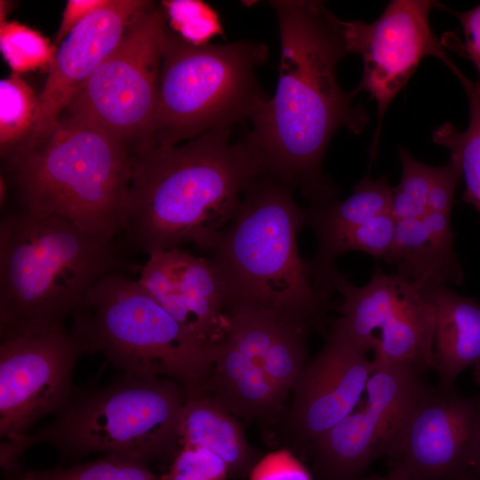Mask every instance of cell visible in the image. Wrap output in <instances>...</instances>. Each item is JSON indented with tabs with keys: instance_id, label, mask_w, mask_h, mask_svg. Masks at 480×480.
Masks as SVG:
<instances>
[{
	"instance_id": "ba28073f",
	"label": "cell",
	"mask_w": 480,
	"mask_h": 480,
	"mask_svg": "<svg viewBox=\"0 0 480 480\" xmlns=\"http://www.w3.org/2000/svg\"><path fill=\"white\" fill-rule=\"evenodd\" d=\"M268 57L258 41L195 45L166 27L154 148L250 120L268 98L257 77Z\"/></svg>"
},
{
	"instance_id": "e0dca14e",
	"label": "cell",
	"mask_w": 480,
	"mask_h": 480,
	"mask_svg": "<svg viewBox=\"0 0 480 480\" xmlns=\"http://www.w3.org/2000/svg\"><path fill=\"white\" fill-rule=\"evenodd\" d=\"M150 3L109 0L69 33L58 46L37 95L38 114L32 137L55 124L88 78L119 44L133 17Z\"/></svg>"
},
{
	"instance_id": "f1b7e54d",
	"label": "cell",
	"mask_w": 480,
	"mask_h": 480,
	"mask_svg": "<svg viewBox=\"0 0 480 480\" xmlns=\"http://www.w3.org/2000/svg\"><path fill=\"white\" fill-rule=\"evenodd\" d=\"M160 4L170 29L189 44H209L214 36L224 35L218 12L207 3L199 0H169Z\"/></svg>"
},
{
	"instance_id": "3957f363",
	"label": "cell",
	"mask_w": 480,
	"mask_h": 480,
	"mask_svg": "<svg viewBox=\"0 0 480 480\" xmlns=\"http://www.w3.org/2000/svg\"><path fill=\"white\" fill-rule=\"evenodd\" d=\"M293 188L268 174L246 191L205 251L225 292L227 315L263 312L308 334H326L331 292L299 252L305 208Z\"/></svg>"
},
{
	"instance_id": "ffe728a7",
	"label": "cell",
	"mask_w": 480,
	"mask_h": 480,
	"mask_svg": "<svg viewBox=\"0 0 480 480\" xmlns=\"http://www.w3.org/2000/svg\"><path fill=\"white\" fill-rule=\"evenodd\" d=\"M207 393L232 414L264 422L281 416L286 399L263 368L225 338L216 347Z\"/></svg>"
},
{
	"instance_id": "7a4b0ae2",
	"label": "cell",
	"mask_w": 480,
	"mask_h": 480,
	"mask_svg": "<svg viewBox=\"0 0 480 480\" xmlns=\"http://www.w3.org/2000/svg\"><path fill=\"white\" fill-rule=\"evenodd\" d=\"M231 127L213 129L182 145L133 156L125 255L195 244L206 251L235 215L250 187L266 174L245 137L231 142Z\"/></svg>"
},
{
	"instance_id": "836d02e7",
	"label": "cell",
	"mask_w": 480,
	"mask_h": 480,
	"mask_svg": "<svg viewBox=\"0 0 480 480\" xmlns=\"http://www.w3.org/2000/svg\"><path fill=\"white\" fill-rule=\"evenodd\" d=\"M108 2L109 0H68L62 12L53 44L58 47L78 24Z\"/></svg>"
},
{
	"instance_id": "ac0fdd59",
	"label": "cell",
	"mask_w": 480,
	"mask_h": 480,
	"mask_svg": "<svg viewBox=\"0 0 480 480\" xmlns=\"http://www.w3.org/2000/svg\"><path fill=\"white\" fill-rule=\"evenodd\" d=\"M453 240L451 214L428 211L396 221L392 245L382 260L419 287L427 282L460 285L464 272Z\"/></svg>"
},
{
	"instance_id": "44dd1931",
	"label": "cell",
	"mask_w": 480,
	"mask_h": 480,
	"mask_svg": "<svg viewBox=\"0 0 480 480\" xmlns=\"http://www.w3.org/2000/svg\"><path fill=\"white\" fill-rule=\"evenodd\" d=\"M180 444L216 453L228 465L229 478L248 477L261 458L233 414L207 392L187 391Z\"/></svg>"
},
{
	"instance_id": "4316f807",
	"label": "cell",
	"mask_w": 480,
	"mask_h": 480,
	"mask_svg": "<svg viewBox=\"0 0 480 480\" xmlns=\"http://www.w3.org/2000/svg\"><path fill=\"white\" fill-rule=\"evenodd\" d=\"M402 164L399 184L392 188L391 214L396 221L420 217L428 212L435 167L416 160L404 148H398Z\"/></svg>"
},
{
	"instance_id": "277c9868",
	"label": "cell",
	"mask_w": 480,
	"mask_h": 480,
	"mask_svg": "<svg viewBox=\"0 0 480 480\" xmlns=\"http://www.w3.org/2000/svg\"><path fill=\"white\" fill-rule=\"evenodd\" d=\"M0 221V336L63 324L86 292L116 272H140L117 236L16 207Z\"/></svg>"
},
{
	"instance_id": "2e32d148",
	"label": "cell",
	"mask_w": 480,
	"mask_h": 480,
	"mask_svg": "<svg viewBox=\"0 0 480 480\" xmlns=\"http://www.w3.org/2000/svg\"><path fill=\"white\" fill-rule=\"evenodd\" d=\"M139 273L140 285L192 334L213 345L224 339L225 292L209 257L164 250L149 255Z\"/></svg>"
},
{
	"instance_id": "8992f818",
	"label": "cell",
	"mask_w": 480,
	"mask_h": 480,
	"mask_svg": "<svg viewBox=\"0 0 480 480\" xmlns=\"http://www.w3.org/2000/svg\"><path fill=\"white\" fill-rule=\"evenodd\" d=\"M187 391L169 378L123 373L102 388L73 396L48 426L0 444L2 469L18 472V458L37 444L62 456L101 453L148 463L172 461L180 448V427Z\"/></svg>"
},
{
	"instance_id": "cb8c5ba5",
	"label": "cell",
	"mask_w": 480,
	"mask_h": 480,
	"mask_svg": "<svg viewBox=\"0 0 480 480\" xmlns=\"http://www.w3.org/2000/svg\"><path fill=\"white\" fill-rule=\"evenodd\" d=\"M38 97L19 74L0 82V149L5 160L25 145L35 132Z\"/></svg>"
},
{
	"instance_id": "603a6c76",
	"label": "cell",
	"mask_w": 480,
	"mask_h": 480,
	"mask_svg": "<svg viewBox=\"0 0 480 480\" xmlns=\"http://www.w3.org/2000/svg\"><path fill=\"white\" fill-rule=\"evenodd\" d=\"M460 80L467 94L469 108L468 128L460 132L445 123L433 132V141L450 151L451 162L457 165L464 180L463 200L480 215V79L467 77L447 58L444 62Z\"/></svg>"
},
{
	"instance_id": "9a60e30c",
	"label": "cell",
	"mask_w": 480,
	"mask_h": 480,
	"mask_svg": "<svg viewBox=\"0 0 480 480\" xmlns=\"http://www.w3.org/2000/svg\"><path fill=\"white\" fill-rule=\"evenodd\" d=\"M370 351L333 323L321 350L304 366L284 417L293 453L307 457L311 444L356 410L376 367Z\"/></svg>"
},
{
	"instance_id": "484cf974",
	"label": "cell",
	"mask_w": 480,
	"mask_h": 480,
	"mask_svg": "<svg viewBox=\"0 0 480 480\" xmlns=\"http://www.w3.org/2000/svg\"><path fill=\"white\" fill-rule=\"evenodd\" d=\"M0 49L12 73L47 69L58 47L38 31L18 21L1 20Z\"/></svg>"
},
{
	"instance_id": "e575fe53",
	"label": "cell",
	"mask_w": 480,
	"mask_h": 480,
	"mask_svg": "<svg viewBox=\"0 0 480 480\" xmlns=\"http://www.w3.org/2000/svg\"><path fill=\"white\" fill-rule=\"evenodd\" d=\"M465 480H480V433L468 462Z\"/></svg>"
},
{
	"instance_id": "5b68a950",
	"label": "cell",
	"mask_w": 480,
	"mask_h": 480,
	"mask_svg": "<svg viewBox=\"0 0 480 480\" xmlns=\"http://www.w3.org/2000/svg\"><path fill=\"white\" fill-rule=\"evenodd\" d=\"M2 162L12 207L60 216L92 233L123 234L133 155L95 124L64 111Z\"/></svg>"
},
{
	"instance_id": "d4e9b609",
	"label": "cell",
	"mask_w": 480,
	"mask_h": 480,
	"mask_svg": "<svg viewBox=\"0 0 480 480\" xmlns=\"http://www.w3.org/2000/svg\"><path fill=\"white\" fill-rule=\"evenodd\" d=\"M308 335L294 325L280 322L263 360V370L285 397L307 364Z\"/></svg>"
},
{
	"instance_id": "d590c367",
	"label": "cell",
	"mask_w": 480,
	"mask_h": 480,
	"mask_svg": "<svg viewBox=\"0 0 480 480\" xmlns=\"http://www.w3.org/2000/svg\"><path fill=\"white\" fill-rule=\"evenodd\" d=\"M361 480H411L404 473L388 469V472L384 476H372Z\"/></svg>"
},
{
	"instance_id": "83f0119b",
	"label": "cell",
	"mask_w": 480,
	"mask_h": 480,
	"mask_svg": "<svg viewBox=\"0 0 480 480\" xmlns=\"http://www.w3.org/2000/svg\"><path fill=\"white\" fill-rule=\"evenodd\" d=\"M25 480H159L148 463L104 456L84 464L40 471H28Z\"/></svg>"
},
{
	"instance_id": "9c48e42d",
	"label": "cell",
	"mask_w": 480,
	"mask_h": 480,
	"mask_svg": "<svg viewBox=\"0 0 480 480\" xmlns=\"http://www.w3.org/2000/svg\"><path fill=\"white\" fill-rule=\"evenodd\" d=\"M165 28L161 4L151 1L64 110L104 129L133 156L155 146Z\"/></svg>"
},
{
	"instance_id": "7c38bea8",
	"label": "cell",
	"mask_w": 480,
	"mask_h": 480,
	"mask_svg": "<svg viewBox=\"0 0 480 480\" xmlns=\"http://www.w3.org/2000/svg\"><path fill=\"white\" fill-rule=\"evenodd\" d=\"M424 377L400 367H376L362 406L309 446L315 480H361L372 461L386 455L427 385Z\"/></svg>"
},
{
	"instance_id": "5bb4252c",
	"label": "cell",
	"mask_w": 480,
	"mask_h": 480,
	"mask_svg": "<svg viewBox=\"0 0 480 480\" xmlns=\"http://www.w3.org/2000/svg\"><path fill=\"white\" fill-rule=\"evenodd\" d=\"M480 433V393L426 385L386 453L411 480H465Z\"/></svg>"
},
{
	"instance_id": "52a82bcc",
	"label": "cell",
	"mask_w": 480,
	"mask_h": 480,
	"mask_svg": "<svg viewBox=\"0 0 480 480\" xmlns=\"http://www.w3.org/2000/svg\"><path fill=\"white\" fill-rule=\"evenodd\" d=\"M70 317L69 332L83 353H100L124 373L207 392L217 344L192 334L128 273L99 281Z\"/></svg>"
},
{
	"instance_id": "d6a6232c",
	"label": "cell",
	"mask_w": 480,
	"mask_h": 480,
	"mask_svg": "<svg viewBox=\"0 0 480 480\" xmlns=\"http://www.w3.org/2000/svg\"><path fill=\"white\" fill-rule=\"evenodd\" d=\"M436 8L455 15L460 20L465 36V43L454 44L458 52L470 60L476 68L480 79V4L466 12H457L436 3Z\"/></svg>"
},
{
	"instance_id": "7402d4cb",
	"label": "cell",
	"mask_w": 480,
	"mask_h": 480,
	"mask_svg": "<svg viewBox=\"0 0 480 480\" xmlns=\"http://www.w3.org/2000/svg\"><path fill=\"white\" fill-rule=\"evenodd\" d=\"M391 188L387 176L373 180L365 175L347 198L305 207L306 226L313 230L316 247L376 216L391 212Z\"/></svg>"
},
{
	"instance_id": "30bf717a",
	"label": "cell",
	"mask_w": 480,
	"mask_h": 480,
	"mask_svg": "<svg viewBox=\"0 0 480 480\" xmlns=\"http://www.w3.org/2000/svg\"><path fill=\"white\" fill-rule=\"evenodd\" d=\"M342 295L332 323L373 353L376 367H400L425 375L436 370L434 308L420 287L397 273L377 268L369 282L355 286L337 270L331 280Z\"/></svg>"
},
{
	"instance_id": "6da1fadb",
	"label": "cell",
	"mask_w": 480,
	"mask_h": 480,
	"mask_svg": "<svg viewBox=\"0 0 480 480\" xmlns=\"http://www.w3.org/2000/svg\"><path fill=\"white\" fill-rule=\"evenodd\" d=\"M280 36L275 94L262 101L244 136L266 174L299 188L308 204L337 198L338 188L323 171L327 147L340 128L359 134L368 123L353 91L336 75L347 54L337 18L320 1L273 0Z\"/></svg>"
},
{
	"instance_id": "4fadbf2b",
	"label": "cell",
	"mask_w": 480,
	"mask_h": 480,
	"mask_svg": "<svg viewBox=\"0 0 480 480\" xmlns=\"http://www.w3.org/2000/svg\"><path fill=\"white\" fill-rule=\"evenodd\" d=\"M437 2L394 0L372 23L339 20L348 54L361 55L362 78L353 90L368 92L376 101L378 122L371 158L376 156L381 123L392 100L428 56L444 61L447 53L428 23Z\"/></svg>"
},
{
	"instance_id": "8fae6325",
	"label": "cell",
	"mask_w": 480,
	"mask_h": 480,
	"mask_svg": "<svg viewBox=\"0 0 480 480\" xmlns=\"http://www.w3.org/2000/svg\"><path fill=\"white\" fill-rule=\"evenodd\" d=\"M82 354L64 324L1 338V442L19 440L39 419L59 413L69 403Z\"/></svg>"
},
{
	"instance_id": "4dcf8cb0",
	"label": "cell",
	"mask_w": 480,
	"mask_h": 480,
	"mask_svg": "<svg viewBox=\"0 0 480 480\" xmlns=\"http://www.w3.org/2000/svg\"><path fill=\"white\" fill-rule=\"evenodd\" d=\"M249 477L250 480H314L301 460L287 450L261 457Z\"/></svg>"
},
{
	"instance_id": "1f68e13d",
	"label": "cell",
	"mask_w": 480,
	"mask_h": 480,
	"mask_svg": "<svg viewBox=\"0 0 480 480\" xmlns=\"http://www.w3.org/2000/svg\"><path fill=\"white\" fill-rule=\"evenodd\" d=\"M460 180L459 168L451 161L445 165L435 167L428 211L451 214L456 187Z\"/></svg>"
},
{
	"instance_id": "d6986e66",
	"label": "cell",
	"mask_w": 480,
	"mask_h": 480,
	"mask_svg": "<svg viewBox=\"0 0 480 480\" xmlns=\"http://www.w3.org/2000/svg\"><path fill=\"white\" fill-rule=\"evenodd\" d=\"M420 289L436 316L434 356L438 385L455 387L458 376L470 366L480 385V303L446 284L427 282Z\"/></svg>"
},
{
	"instance_id": "f546056e",
	"label": "cell",
	"mask_w": 480,
	"mask_h": 480,
	"mask_svg": "<svg viewBox=\"0 0 480 480\" xmlns=\"http://www.w3.org/2000/svg\"><path fill=\"white\" fill-rule=\"evenodd\" d=\"M229 470L216 453L202 447L180 446L159 480H227Z\"/></svg>"
},
{
	"instance_id": "8d00e7d4",
	"label": "cell",
	"mask_w": 480,
	"mask_h": 480,
	"mask_svg": "<svg viewBox=\"0 0 480 480\" xmlns=\"http://www.w3.org/2000/svg\"><path fill=\"white\" fill-rule=\"evenodd\" d=\"M11 480H25L22 476V475L20 473L16 476H13L11 477Z\"/></svg>"
}]
</instances>
